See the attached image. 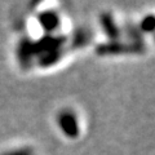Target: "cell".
Instances as JSON below:
<instances>
[{"label": "cell", "mask_w": 155, "mask_h": 155, "mask_svg": "<svg viewBox=\"0 0 155 155\" xmlns=\"http://www.w3.org/2000/svg\"><path fill=\"white\" fill-rule=\"evenodd\" d=\"M2 155H34V151L30 147H21V149L9 150V151L3 153Z\"/></svg>", "instance_id": "obj_9"}, {"label": "cell", "mask_w": 155, "mask_h": 155, "mask_svg": "<svg viewBox=\"0 0 155 155\" xmlns=\"http://www.w3.org/2000/svg\"><path fill=\"white\" fill-rule=\"evenodd\" d=\"M65 43H66L65 36H56V35H52V34H47V35H44L41 39H39L38 41L32 43L34 54L40 56L47 52L62 49V45H64Z\"/></svg>", "instance_id": "obj_3"}, {"label": "cell", "mask_w": 155, "mask_h": 155, "mask_svg": "<svg viewBox=\"0 0 155 155\" xmlns=\"http://www.w3.org/2000/svg\"><path fill=\"white\" fill-rule=\"evenodd\" d=\"M155 27V21H154V16L149 14L147 17H145L141 22V30L145 32H153Z\"/></svg>", "instance_id": "obj_8"}, {"label": "cell", "mask_w": 155, "mask_h": 155, "mask_svg": "<svg viewBox=\"0 0 155 155\" xmlns=\"http://www.w3.org/2000/svg\"><path fill=\"white\" fill-rule=\"evenodd\" d=\"M97 54L100 56H111V54H127V53H141L143 45L140 41L136 43H119L111 41L97 47Z\"/></svg>", "instance_id": "obj_1"}, {"label": "cell", "mask_w": 155, "mask_h": 155, "mask_svg": "<svg viewBox=\"0 0 155 155\" xmlns=\"http://www.w3.org/2000/svg\"><path fill=\"white\" fill-rule=\"evenodd\" d=\"M100 23H101V26H102L105 34H106V35H107L110 39H116V38H119V35H120L119 27L116 26V23L114 22V19H113V17H111L110 14H107V13L102 14V16H101V18H100Z\"/></svg>", "instance_id": "obj_6"}, {"label": "cell", "mask_w": 155, "mask_h": 155, "mask_svg": "<svg viewBox=\"0 0 155 155\" xmlns=\"http://www.w3.org/2000/svg\"><path fill=\"white\" fill-rule=\"evenodd\" d=\"M38 21L40 23V26L43 27V30L48 34H52L53 31H56L60 27V17L54 11H45L41 12L38 16Z\"/></svg>", "instance_id": "obj_4"}, {"label": "cell", "mask_w": 155, "mask_h": 155, "mask_svg": "<svg viewBox=\"0 0 155 155\" xmlns=\"http://www.w3.org/2000/svg\"><path fill=\"white\" fill-rule=\"evenodd\" d=\"M61 57H62V49L43 53V54L39 56V65L43 67L52 66V65H54Z\"/></svg>", "instance_id": "obj_7"}, {"label": "cell", "mask_w": 155, "mask_h": 155, "mask_svg": "<svg viewBox=\"0 0 155 155\" xmlns=\"http://www.w3.org/2000/svg\"><path fill=\"white\" fill-rule=\"evenodd\" d=\"M34 56L35 54H34L32 49V41L28 39H22L17 48V58L19 61V65L23 67L30 66Z\"/></svg>", "instance_id": "obj_5"}, {"label": "cell", "mask_w": 155, "mask_h": 155, "mask_svg": "<svg viewBox=\"0 0 155 155\" xmlns=\"http://www.w3.org/2000/svg\"><path fill=\"white\" fill-rule=\"evenodd\" d=\"M57 124L64 134L69 138H76L79 136V122H78L76 115L71 110H62L58 114Z\"/></svg>", "instance_id": "obj_2"}]
</instances>
